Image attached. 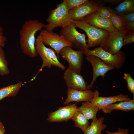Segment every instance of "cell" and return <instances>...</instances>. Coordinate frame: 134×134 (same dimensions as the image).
<instances>
[{
	"label": "cell",
	"instance_id": "6da1fadb",
	"mask_svg": "<svg viewBox=\"0 0 134 134\" xmlns=\"http://www.w3.org/2000/svg\"><path fill=\"white\" fill-rule=\"evenodd\" d=\"M45 26L43 23L36 19H30L26 21L23 24L19 33L20 47L24 54L32 58L37 56L35 34Z\"/></svg>",
	"mask_w": 134,
	"mask_h": 134
},
{
	"label": "cell",
	"instance_id": "7a4b0ae2",
	"mask_svg": "<svg viewBox=\"0 0 134 134\" xmlns=\"http://www.w3.org/2000/svg\"><path fill=\"white\" fill-rule=\"evenodd\" d=\"M66 3L63 2L57 4L56 7L51 10L46 19L47 24L45 25V30L48 31H53L58 27H66L73 23V21L71 18Z\"/></svg>",
	"mask_w": 134,
	"mask_h": 134
},
{
	"label": "cell",
	"instance_id": "3957f363",
	"mask_svg": "<svg viewBox=\"0 0 134 134\" xmlns=\"http://www.w3.org/2000/svg\"><path fill=\"white\" fill-rule=\"evenodd\" d=\"M73 23L76 28L85 32L88 37L86 41L88 49L97 46H102L110 34V32L107 31L96 28L83 21H73Z\"/></svg>",
	"mask_w": 134,
	"mask_h": 134
},
{
	"label": "cell",
	"instance_id": "277c9868",
	"mask_svg": "<svg viewBox=\"0 0 134 134\" xmlns=\"http://www.w3.org/2000/svg\"><path fill=\"white\" fill-rule=\"evenodd\" d=\"M35 45L38 54L42 59L43 62L36 74L30 81L34 80L45 67H47L50 69L51 66L53 65L62 70L65 68V66L59 61L55 51L52 48L46 47L38 36L36 39Z\"/></svg>",
	"mask_w": 134,
	"mask_h": 134
},
{
	"label": "cell",
	"instance_id": "5b68a950",
	"mask_svg": "<svg viewBox=\"0 0 134 134\" xmlns=\"http://www.w3.org/2000/svg\"><path fill=\"white\" fill-rule=\"evenodd\" d=\"M86 56L93 55L99 58L104 63L118 70L121 68L125 63L126 57L124 52L121 50L113 55L104 50L101 47L93 50L88 49L84 51Z\"/></svg>",
	"mask_w": 134,
	"mask_h": 134
},
{
	"label": "cell",
	"instance_id": "8992f818",
	"mask_svg": "<svg viewBox=\"0 0 134 134\" xmlns=\"http://www.w3.org/2000/svg\"><path fill=\"white\" fill-rule=\"evenodd\" d=\"M73 23L61 28L60 35L70 43L73 48L77 50H83L84 51L88 49L87 45L85 34L79 33Z\"/></svg>",
	"mask_w": 134,
	"mask_h": 134
},
{
	"label": "cell",
	"instance_id": "52a82bcc",
	"mask_svg": "<svg viewBox=\"0 0 134 134\" xmlns=\"http://www.w3.org/2000/svg\"><path fill=\"white\" fill-rule=\"evenodd\" d=\"M38 37L45 45L50 46L55 51L58 60L60 59L59 52L63 48L66 46L73 47L70 43L53 31L41 30Z\"/></svg>",
	"mask_w": 134,
	"mask_h": 134
},
{
	"label": "cell",
	"instance_id": "ba28073f",
	"mask_svg": "<svg viewBox=\"0 0 134 134\" xmlns=\"http://www.w3.org/2000/svg\"><path fill=\"white\" fill-rule=\"evenodd\" d=\"M59 54L67 62L68 67L80 74L84 54V51L75 50L71 47L66 46L61 50Z\"/></svg>",
	"mask_w": 134,
	"mask_h": 134
},
{
	"label": "cell",
	"instance_id": "9c48e42d",
	"mask_svg": "<svg viewBox=\"0 0 134 134\" xmlns=\"http://www.w3.org/2000/svg\"><path fill=\"white\" fill-rule=\"evenodd\" d=\"M102 5L101 0H88L80 5L69 10L73 21H80L87 15L96 11L98 7Z\"/></svg>",
	"mask_w": 134,
	"mask_h": 134
},
{
	"label": "cell",
	"instance_id": "30bf717a",
	"mask_svg": "<svg viewBox=\"0 0 134 134\" xmlns=\"http://www.w3.org/2000/svg\"><path fill=\"white\" fill-rule=\"evenodd\" d=\"M85 59L91 63L93 70L92 80L90 84L87 85L88 89L90 90L93 87L99 77L101 76L102 79L104 80L106 73L114 68L104 63L99 58L95 56L88 55L86 56Z\"/></svg>",
	"mask_w": 134,
	"mask_h": 134
},
{
	"label": "cell",
	"instance_id": "8fae6325",
	"mask_svg": "<svg viewBox=\"0 0 134 134\" xmlns=\"http://www.w3.org/2000/svg\"><path fill=\"white\" fill-rule=\"evenodd\" d=\"M63 78L68 88L82 91L88 90L83 76L69 67L64 72Z\"/></svg>",
	"mask_w": 134,
	"mask_h": 134
},
{
	"label": "cell",
	"instance_id": "7c38bea8",
	"mask_svg": "<svg viewBox=\"0 0 134 134\" xmlns=\"http://www.w3.org/2000/svg\"><path fill=\"white\" fill-rule=\"evenodd\" d=\"M78 111L76 103L68 104L49 113L47 120L51 122L67 121Z\"/></svg>",
	"mask_w": 134,
	"mask_h": 134
},
{
	"label": "cell",
	"instance_id": "4fadbf2b",
	"mask_svg": "<svg viewBox=\"0 0 134 134\" xmlns=\"http://www.w3.org/2000/svg\"><path fill=\"white\" fill-rule=\"evenodd\" d=\"M125 34L118 31L110 32L105 43L101 47L105 51L114 55L121 50Z\"/></svg>",
	"mask_w": 134,
	"mask_h": 134
},
{
	"label": "cell",
	"instance_id": "5bb4252c",
	"mask_svg": "<svg viewBox=\"0 0 134 134\" xmlns=\"http://www.w3.org/2000/svg\"><path fill=\"white\" fill-rule=\"evenodd\" d=\"M100 93L97 90L94 91V94L90 101L92 104L97 106L99 110L105 106L118 101L128 100L131 99L127 95L122 93L116 96L108 97L99 96Z\"/></svg>",
	"mask_w": 134,
	"mask_h": 134
},
{
	"label": "cell",
	"instance_id": "9a60e30c",
	"mask_svg": "<svg viewBox=\"0 0 134 134\" xmlns=\"http://www.w3.org/2000/svg\"><path fill=\"white\" fill-rule=\"evenodd\" d=\"M81 21L110 32L118 31L113 26L109 19L101 17L96 11L87 15Z\"/></svg>",
	"mask_w": 134,
	"mask_h": 134
},
{
	"label": "cell",
	"instance_id": "2e32d148",
	"mask_svg": "<svg viewBox=\"0 0 134 134\" xmlns=\"http://www.w3.org/2000/svg\"><path fill=\"white\" fill-rule=\"evenodd\" d=\"M94 94V91H93L90 90L82 91L67 87V98L64 104L67 105L72 102L90 101L93 97Z\"/></svg>",
	"mask_w": 134,
	"mask_h": 134
},
{
	"label": "cell",
	"instance_id": "e0dca14e",
	"mask_svg": "<svg viewBox=\"0 0 134 134\" xmlns=\"http://www.w3.org/2000/svg\"><path fill=\"white\" fill-rule=\"evenodd\" d=\"M118 103H113L107 106L101 110L104 113H111L113 110H120L129 111L134 110V99L119 101Z\"/></svg>",
	"mask_w": 134,
	"mask_h": 134
},
{
	"label": "cell",
	"instance_id": "ac0fdd59",
	"mask_svg": "<svg viewBox=\"0 0 134 134\" xmlns=\"http://www.w3.org/2000/svg\"><path fill=\"white\" fill-rule=\"evenodd\" d=\"M99 110L98 107L89 101L82 102L81 106L78 107V111L81 112L87 120L92 119V121L97 120V115Z\"/></svg>",
	"mask_w": 134,
	"mask_h": 134
},
{
	"label": "cell",
	"instance_id": "d6986e66",
	"mask_svg": "<svg viewBox=\"0 0 134 134\" xmlns=\"http://www.w3.org/2000/svg\"><path fill=\"white\" fill-rule=\"evenodd\" d=\"M23 84L22 81L0 89V101L7 97H15Z\"/></svg>",
	"mask_w": 134,
	"mask_h": 134
},
{
	"label": "cell",
	"instance_id": "ffe728a7",
	"mask_svg": "<svg viewBox=\"0 0 134 134\" xmlns=\"http://www.w3.org/2000/svg\"><path fill=\"white\" fill-rule=\"evenodd\" d=\"M114 10L115 14L120 15L134 12V0H123L115 7Z\"/></svg>",
	"mask_w": 134,
	"mask_h": 134
},
{
	"label": "cell",
	"instance_id": "44dd1931",
	"mask_svg": "<svg viewBox=\"0 0 134 134\" xmlns=\"http://www.w3.org/2000/svg\"><path fill=\"white\" fill-rule=\"evenodd\" d=\"M109 20L113 26L122 34H125L132 33L122 19L121 15L114 14Z\"/></svg>",
	"mask_w": 134,
	"mask_h": 134
},
{
	"label": "cell",
	"instance_id": "7402d4cb",
	"mask_svg": "<svg viewBox=\"0 0 134 134\" xmlns=\"http://www.w3.org/2000/svg\"><path fill=\"white\" fill-rule=\"evenodd\" d=\"M104 120V118L102 116L96 121H92L84 134H103L101 132L107 127L106 124H103Z\"/></svg>",
	"mask_w": 134,
	"mask_h": 134
},
{
	"label": "cell",
	"instance_id": "603a6c76",
	"mask_svg": "<svg viewBox=\"0 0 134 134\" xmlns=\"http://www.w3.org/2000/svg\"><path fill=\"white\" fill-rule=\"evenodd\" d=\"M71 119L74 122L75 126L80 129L84 134L90 125L88 120L78 111L75 113Z\"/></svg>",
	"mask_w": 134,
	"mask_h": 134
},
{
	"label": "cell",
	"instance_id": "cb8c5ba5",
	"mask_svg": "<svg viewBox=\"0 0 134 134\" xmlns=\"http://www.w3.org/2000/svg\"><path fill=\"white\" fill-rule=\"evenodd\" d=\"M2 48L0 46V74L3 76L8 74L9 70L8 66V62Z\"/></svg>",
	"mask_w": 134,
	"mask_h": 134
},
{
	"label": "cell",
	"instance_id": "d4e9b609",
	"mask_svg": "<svg viewBox=\"0 0 134 134\" xmlns=\"http://www.w3.org/2000/svg\"><path fill=\"white\" fill-rule=\"evenodd\" d=\"M96 11L100 16L106 19H110L111 17L115 14L114 9L109 6L104 5L99 6Z\"/></svg>",
	"mask_w": 134,
	"mask_h": 134
},
{
	"label": "cell",
	"instance_id": "484cf974",
	"mask_svg": "<svg viewBox=\"0 0 134 134\" xmlns=\"http://www.w3.org/2000/svg\"><path fill=\"white\" fill-rule=\"evenodd\" d=\"M89 0H64L69 10L77 7Z\"/></svg>",
	"mask_w": 134,
	"mask_h": 134
},
{
	"label": "cell",
	"instance_id": "4316f807",
	"mask_svg": "<svg viewBox=\"0 0 134 134\" xmlns=\"http://www.w3.org/2000/svg\"><path fill=\"white\" fill-rule=\"evenodd\" d=\"M123 78L127 83V87L129 90L134 95V80L130 74L125 73L124 74Z\"/></svg>",
	"mask_w": 134,
	"mask_h": 134
},
{
	"label": "cell",
	"instance_id": "83f0119b",
	"mask_svg": "<svg viewBox=\"0 0 134 134\" xmlns=\"http://www.w3.org/2000/svg\"><path fill=\"white\" fill-rule=\"evenodd\" d=\"M134 42V32L125 34L123 40V46Z\"/></svg>",
	"mask_w": 134,
	"mask_h": 134
},
{
	"label": "cell",
	"instance_id": "f1b7e54d",
	"mask_svg": "<svg viewBox=\"0 0 134 134\" xmlns=\"http://www.w3.org/2000/svg\"><path fill=\"white\" fill-rule=\"evenodd\" d=\"M129 130L128 129H123L119 128L118 131L116 132H111L106 131L105 132L107 134H129Z\"/></svg>",
	"mask_w": 134,
	"mask_h": 134
},
{
	"label": "cell",
	"instance_id": "f546056e",
	"mask_svg": "<svg viewBox=\"0 0 134 134\" xmlns=\"http://www.w3.org/2000/svg\"><path fill=\"white\" fill-rule=\"evenodd\" d=\"M122 17L125 21L134 22V12L121 15Z\"/></svg>",
	"mask_w": 134,
	"mask_h": 134
},
{
	"label": "cell",
	"instance_id": "4dcf8cb0",
	"mask_svg": "<svg viewBox=\"0 0 134 134\" xmlns=\"http://www.w3.org/2000/svg\"><path fill=\"white\" fill-rule=\"evenodd\" d=\"M3 29L0 27V46L2 48L5 46V42L7 41V38L3 35Z\"/></svg>",
	"mask_w": 134,
	"mask_h": 134
},
{
	"label": "cell",
	"instance_id": "1f68e13d",
	"mask_svg": "<svg viewBox=\"0 0 134 134\" xmlns=\"http://www.w3.org/2000/svg\"><path fill=\"white\" fill-rule=\"evenodd\" d=\"M123 0H101L102 5H104L106 3L111 5H115L120 3Z\"/></svg>",
	"mask_w": 134,
	"mask_h": 134
},
{
	"label": "cell",
	"instance_id": "d6a6232c",
	"mask_svg": "<svg viewBox=\"0 0 134 134\" xmlns=\"http://www.w3.org/2000/svg\"><path fill=\"white\" fill-rule=\"evenodd\" d=\"M125 22L131 32H134V22L126 21Z\"/></svg>",
	"mask_w": 134,
	"mask_h": 134
},
{
	"label": "cell",
	"instance_id": "836d02e7",
	"mask_svg": "<svg viewBox=\"0 0 134 134\" xmlns=\"http://www.w3.org/2000/svg\"><path fill=\"white\" fill-rule=\"evenodd\" d=\"M5 132L6 131L4 127L0 129V134H4Z\"/></svg>",
	"mask_w": 134,
	"mask_h": 134
},
{
	"label": "cell",
	"instance_id": "e575fe53",
	"mask_svg": "<svg viewBox=\"0 0 134 134\" xmlns=\"http://www.w3.org/2000/svg\"><path fill=\"white\" fill-rule=\"evenodd\" d=\"M4 126L3 124V123L0 121V129L4 128Z\"/></svg>",
	"mask_w": 134,
	"mask_h": 134
}]
</instances>
